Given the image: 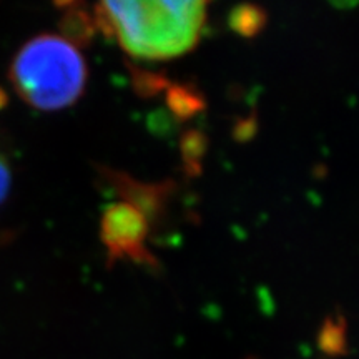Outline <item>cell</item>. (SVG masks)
Returning <instances> with one entry per match:
<instances>
[{
  "label": "cell",
  "mask_w": 359,
  "mask_h": 359,
  "mask_svg": "<svg viewBox=\"0 0 359 359\" xmlns=\"http://www.w3.org/2000/svg\"><path fill=\"white\" fill-rule=\"evenodd\" d=\"M230 24L238 34L251 37L264 25V12L253 6L236 7L230 17Z\"/></svg>",
  "instance_id": "4"
},
{
  "label": "cell",
  "mask_w": 359,
  "mask_h": 359,
  "mask_svg": "<svg viewBox=\"0 0 359 359\" xmlns=\"http://www.w3.org/2000/svg\"><path fill=\"white\" fill-rule=\"evenodd\" d=\"M148 218L130 203H115L102 218V240L111 258L150 262L147 250Z\"/></svg>",
  "instance_id": "3"
},
{
  "label": "cell",
  "mask_w": 359,
  "mask_h": 359,
  "mask_svg": "<svg viewBox=\"0 0 359 359\" xmlns=\"http://www.w3.org/2000/svg\"><path fill=\"white\" fill-rule=\"evenodd\" d=\"M97 25L118 40L120 47L142 60L185 55L201 37L205 2H103Z\"/></svg>",
  "instance_id": "1"
},
{
  "label": "cell",
  "mask_w": 359,
  "mask_h": 359,
  "mask_svg": "<svg viewBox=\"0 0 359 359\" xmlns=\"http://www.w3.org/2000/svg\"><path fill=\"white\" fill-rule=\"evenodd\" d=\"M87 62L72 40L45 34L29 40L12 64V82L19 95L39 110H62L82 97Z\"/></svg>",
  "instance_id": "2"
},
{
  "label": "cell",
  "mask_w": 359,
  "mask_h": 359,
  "mask_svg": "<svg viewBox=\"0 0 359 359\" xmlns=\"http://www.w3.org/2000/svg\"><path fill=\"white\" fill-rule=\"evenodd\" d=\"M8 185H11V172H8L7 165L0 160V200L6 196Z\"/></svg>",
  "instance_id": "5"
}]
</instances>
